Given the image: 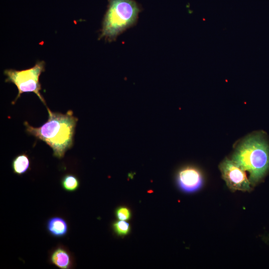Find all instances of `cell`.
<instances>
[{"label": "cell", "instance_id": "cell-4", "mask_svg": "<svg viewBox=\"0 0 269 269\" xmlns=\"http://www.w3.org/2000/svg\"><path fill=\"white\" fill-rule=\"evenodd\" d=\"M45 64L44 61H38L29 69L22 70L10 69L4 71L3 73L6 76L5 81L14 84L18 89V94L12 101V104H15L23 93L32 92L46 106V102L40 93L41 88L39 81L40 74L45 71Z\"/></svg>", "mask_w": 269, "mask_h": 269}, {"label": "cell", "instance_id": "cell-6", "mask_svg": "<svg viewBox=\"0 0 269 269\" xmlns=\"http://www.w3.org/2000/svg\"><path fill=\"white\" fill-rule=\"evenodd\" d=\"M203 176L196 167L187 166L182 168L177 175L179 187L184 191L191 192L198 190L202 185Z\"/></svg>", "mask_w": 269, "mask_h": 269}, {"label": "cell", "instance_id": "cell-12", "mask_svg": "<svg viewBox=\"0 0 269 269\" xmlns=\"http://www.w3.org/2000/svg\"><path fill=\"white\" fill-rule=\"evenodd\" d=\"M116 215L119 220L126 221L131 217V212L127 207H120L116 210Z\"/></svg>", "mask_w": 269, "mask_h": 269}, {"label": "cell", "instance_id": "cell-5", "mask_svg": "<svg viewBox=\"0 0 269 269\" xmlns=\"http://www.w3.org/2000/svg\"><path fill=\"white\" fill-rule=\"evenodd\" d=\"M219 167L223 179L231 191L251 190L252 185L246 171L232 159H224Z\"/></svg>", "mask_w": 269, "mask_h": 269}, {"label": "cell", "instance_id": "cell-7", "mask_svg": "<svg viewBox=\"0 0 269 269\" xmlns=\"http://www.w3.org/2000/svg\"><path fill=\"white\" fill-rule=\"evenodd\" d=\"M50 262L61 269H69L72 267L73 261L70 253L63 247L56 248L51 253Z\"/></svg>", "mask_w": 269, "mask_h": 269}, {"label": "cell", "instance_id": "cell-8", "mask_svg": "<svg viewBox=\"0 0 269 269\" xmlns=\"http://www.w3.org/2000/svg\"><path fill=\"white\" fill-rule=\"evenodd\" d=\"M46 228L51 236L56 238H61L67 234L68 227L67 222L62 218L53 217L47 221Z\"/></svg>", "mask_w": 269, "mask_h": 269}, {"label": "cell", "instance_id": "cell-1", "mask_svg": "<svg viewBox=\"0 0 269 269\" xmlns=\"http://www.w3.org/2000/svg\"><path fill=\"white\" fill-rule=\"evenodd\" d=\"M48 113L46 122L38 128L24 125L26 133L37 139L43 141L53 150V156L61 159L66 151L73 145V137L78 118L69 110L66 114L52 112L46 106Z\"/></svg>", "mask_w": 269, "mask_h": 269}, {"label": "cell", "instance_id": "cell-3", "mask_svg": "<svg viewBox=\"0 0 269 269\" xmlns=\"http://www.w3.org/2000/svg\"><path fill=\"white\" fill-rule=\"evenodd\" d=\"M109 5L104 17L99 39L109 42L137 22L140 9L134 0H108Z\"/></svg>", "mask_w": 269, "mask_h": 269}, {"label": "cell", "instance_id": "cell-2", "mask_svg": "<svg viewBox=\"0 0 269 269\" xmlns=\"http://www.w3.org/2000/svg\"><path fill=\"white\" fill-rule=\"evenodd\" d=\"M231 159L246 172L252 186L259 182L269 170V144L262 132L250 134L236 147Z\"/></svg>", "mask_w": 269, "mask_h": 269}, {"label": "cell", "instance_id": "cell-11", "mask_svg": "<svg viewBox=\"0 0 269 269\" xmlns=\"http://www.w3.org/2000/svg\"><path fill=\"white\" fill-rule=\"evenodd\" d=\"M113 227L115 232L119 236L126 235L130 231L129 224L123 220L115 222Z\"/></svg>", "mask_w": 269, "mask_h": 269}, {"label": "cell", "instance_id": "cell-9", "mask_svg": "<svg viewBox=\"0 0 269 269\" xmlns=\"http://www.w3.org/2000/svg\"><path fill=\"white\" fill-rule=\"evenodd\" d=\"M11 167L14 173L20 175L30 169V160L28 155L21 153L16 156L12 161Z\"/></svg>", "mask_w": 269, "mask_h": 269}, {"label": "cell", "instance_id": "cell-10", "mask_svg": "<svg viewBox=\"0 0 269 269\" xmlns=\"http://www.w3.org/2000/svg\"><path fill=\"white\" fill-rule=\"evenodd\" d=\"M61 184L64 190L67 192H74L80 186L78 178L74 174H67L61 179Z\"/></svg>", "mask_w": 269, "mask_h": 269}]
</instances>
